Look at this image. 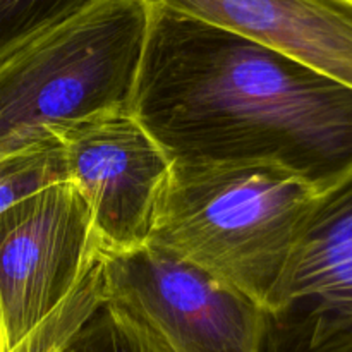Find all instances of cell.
<instances>
[{
  "label": "cell",
  "mask_w": 352,
  "mask_h": 352,
  "mask_svg": "<svg viewBox=\"0 0 352 352\" xmlns=\"http://www.w3.org/2000/svg\"><path fill=\"white\" fill-rule=\"evenodd\" d=\"M131 112L170 162H267L322 192L352 170V88L148 2Z\"/></svg>",
  "instance_id": "1"
},
{
  "label": "cell",
  "mask_w": 352,
  "mask_h": 352,
  "mask_svg": "<svg viewBox=\"0 0 352 352\" xmlns=\"http://www.w3.org/2000/svg\"><path fill=\"white\" fill-rule=\"evenodd\" d=\"M316 195L267 162H172L150 244L263 306Z\"/></svg>",
  "instance_id": "2"
},
{
  "label": "cell",
  "mask_w": 352,
  "mask_h": 352,
  "mask_svg": "<svg viewBox=\"0 0 352 352\" xmlns=\"http://www.w3.org/2000/svg\"><path fill=\"white\" fill-rule=\"evenodd\" d=\"M146 0H93L0 62V160L54 127L129 109L148 30Z\"/></svg>",
  "instance_id": "3"
},
{
  "label": "cell",
  "mask_w": 352,
  "mask_h": 352,
  "mask_svg": "<svg viewBox=\"0 0 352 352\" xmlns=\"http://www.w3.org/2000/svg\"><path fill=\"white\" fill-rule=\"evenodd\" d=\"M103 302L164 352H258L263 309L196 265L144 244L102 253Z\"/></svg>",
  "instance_id": "4"
},
{
  "label": "cell",
  "mask_w": 352,
  "mask_h": 352,
  "mask_svg": "<svg viewBox=\"0 0 352 352\" xmlns=\"http://www.w3.org/2000/svg\"><path fill=\"white\" fill-rule=\"evenodd\" d=\"M100 258L88 206L69 181L0 213V352L43 323Z\"/></svg>",
  "instance_id": "5"
},
{
  "label": "cell",
  "mask_w": 352,
  "mask_h": 352,
  "mask_svg": "<svg viewBox=\"0 0 352 352\" xmlns=\"http://www.w3.org/2000/svg\"><path fill=\"white\" fill-rule=\"evenodd\" d=\"M261 309L258 352H352V170L316 195Z\"/></svg>",
  "instance_id": "6"
},
{
  "label": "cell",
  "mask_w": 352,
  "mask_h": 352,
  "mask_svg": "<svg viewBox=\"0 0 352 352\" xmlns=\"http://www.w3.org/2000/svg\"><path fill=\"white\" fill-rule=\"evenodd\" d=\"M67 181L91 215L102 253L150 243L172 162L131 109L107 110L50 131Z\"/></svg>",
  "instance_id": "7"
},
{
  "label": "cell",
  "mask_w": 352,
  "mask_h": 352,
  "mask_svg": "<svg viewBox=\"0 0 352 352\" xmlns=\"http://www.w3.org/2000/svg\"><path fill=\"white\" fill-rule=\"evenodd\" d=\"M289 55L352 88V0H146Z\"/></svg>",
  "instance_id": "8"
},
{
  "label": "cell",
  "mask_w": 352,
  "mask_h": 352,
  "mask_svg": "<svg viewBox=\"0 0 352 352\" xmlns=\"http://www.w3.org/2000/svg\"><path fill=\"white\" fill-rule=\"evenodd\" d=\"M103 302L102 258L86 272L67 299L9 352H64Z\"/></svg>",
  "instance_id": "9"
},
{
  "label": "cell",
  "mask_w": 352,
  "mask_h": 352,
  "mask_svg": "<svg viewBox=\"0 0 352 352\" xmlns=\"http://www.w3.org/2000/svg\"><path fill=\"white\" fill-rule=\"evenodd\" d=\"M67 181L64 155L57 138L28 146L0 160V213L28 196Z\"/></svg>",
  "instance_id": "10"
},
{
  "label": "cell",
  "mask_w": 352,
  "mask_h": 352,
  "mask_svg": "<svg viewBox=\"0 0 352 352\" xmlns=\"http://www.w3.org/2000/svg\"><path fill=\"white\" fill-rule=\"evenodd\" d=\"M93 0H0V62Z\"/></svg>",
  "instance_id": "11"
},
{
  "label": "cell",
  "mask_w": 352,
  "mask_h": 352,
  "mask_svg": "<svg viewBox=\"0 0 352 352\" xmlns=\"http://www.w3.org/2000/svg\"><path fill=\"white\" fill-rule=\"evenodd\" d=\"M67 352H164L136 323L102 302L78 330Z\"/></svg>",
  "instance_id": "12"
},
{
  "label": "cell",
  "mask_w": 352,
  "mask_h": 352,
  "mask_svg": "<svg viewBox=\"0 0 352 352\" xmlns=\"http://www.w3.org/2000/svg\"><path fill=\"white\" fill-rule=\"evenodd\" d=\"M64 352H67V351H64Z\"/></svg>",
  "instance_id": "13"
}]
</instances>
